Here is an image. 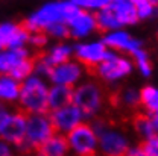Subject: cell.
<instances>
[{
	"label": "cell",
	"mask_w": 158,
	"mask_h": 156,
	"mask_svg": "<svg viewBox=\"0 0 158 156\" xmlns=\"http://www.w3.org/2000/svg\"><path fill=\"white\" fill-rule=\"evenodd\" d=\"M79 8L72 0H53L40 6L24 20V26L31 32H46L56 23H67Z\"/></svg>",
	"instance_id": "obj_1"
},
{
	"label": "cell",
	"mask_w": 158,
	"mask_h": 156,
	"mask_svg": "<svg viewBox=\"0 0 158 156\" xmlns=\"http://www.w3.org/2000/svg\"><path fill=\"white\" fill-rule=\"evenodd\" d=\"M99 30L110 32L135 24L138 20L137 8L132 0H113L106 8L96 12Z\"/></svg>",
	"instance_id": "obj_2"
},
{
	"label": "cell",
	"mask_w": 158,
	"mask_h": 156,
	"mask_svg": "<svg viewBox=\"0 0 158 156\" xmlns=\"http://www.w3.org/2000/svg\"><path fill=\"white\" fill-rule=\"evenodd\" d=\"M20 109L26 114H41L49 111V85L38 74H31L21 82L19 96Z\"/></svg>",
	"instance_id": "obj_3"
},
{
	"label": "cell",
	"mask_w": 158,
	"mask_h": 156,
	"mask_svg": "<svg viewBox=\"0 0 158 156\" xmlns=\"http://www.w3.org/2000/svg\"><path fill=\"white\" fill-rule=\"evenodd\" d=\"M91 126L99 135V152L106 156H123L128 155L131 139L125 130L113 126L110 121L100 117L93 118Z\"/></svg>",
	"instance_id": "obj_4"
},
{
	"label": "cell",
	"mask_w": 158,
	"mask_h": 156,
	"mask_svg": "<svg viewBox=\"0 0 158 156\" xmlns=\"http://www.w3.org/2000/svg\"><path fill=\"white\" fill-rule=\"evenodd\" d=\"M73 103L84 112L85 118L93 120L102 112L106 96L102 85L96 80H82L73 88Z\"/></svg>",
	"instance_id": "obj_5"
},
{
	"label": "cell",
	"mask_w": 158,
	"mask_h": 156,
	"mask_svg": "<svg viewBox=\"0 0 158 156\" xmlns=\"http://www.w3.org/2000/svg\"><path fill=\"white\" fill-rule=\"evenodd\" d=\"M53 123L47 112L41 114H27V124H26V137L24 142L20 147V152H37L40 146L49 139L55 134Z\"/></svg>",
	"instance_id": "obj_6"
},
{
	"label": "cell",
	"mask_w": 158,
	"mask_h": 156,
	"mask_svg": "<svg viewBox=\"0 0 158 156\" xmlns=\"http://www.w3.org/2000/svg\"><path fill=\"white\" fill-rule=\"evenodd\" d=\"M134 67L135 65L132 59L118 55L117 52L113 50L111 55L93 70V73L99 80L105 83H117L128 76H131V73L134 71Z\"/></svg>",
	"instance_id": "obj_7"
},
{
	"label": "cell",
	"mask_w": 158,
	"mask_h": 156,
	"mask_svg": "<svg viewBox=\"0 0 158 156\" xmlns=\"http://www.w3.org/2000/svg\"><path fill=\"white\" fill-rule=\"evenodd\" d=\"M67 135L70 153L78 156H93L99 152V135L91 123H81Z\"/></svg>",
	"instance_id": "obj_8"
},
{
	"label": "cell",
	"mask_w": 158,
	"mask_h": 156,
	"mask_svg": "<svg viewBox=\"0 0 158 156\" xmlns=\"http://www.w3.org/2000/svg\"><path fill=\"white\" fill-rule=\"evenodd\" d=\"M26 124H27V114L24 111L21 109L14 112L9 111L0 126V138L8 141L12 147L20 149L26 137Z\"/></svg>",
	"instance_id": "obj_9"
},
{
	"label": "cell",
	"mask_w": 158,
	"mask_h": 156,
	"mask_svg": "<svg viewBox=\"0 0 158 156\" xmlns=\"http://www.w3.org/2000/svg\"><path fill=\"white\" fill-rule=\"evenodd\" d=\"M87 70L88 68L82 62H79L76 58H72L69 61H65V62H61L58 65H55L47 79H49L50 83L65 85V86L75 88L79 82L84 80Z\"/></svg>",
	"instance_id": "obj_10"
},
{
	"label": "cell",
	"mask_w": 158,
	"mask_h": 156,
	"mask_svg": "<svg viewBox=\"0 0 158 156\" xmlns=\"http://www.w3.org/2000/svg\"><path fill=\"white\" fill-rule=\"evenodd\" d=\"M111 49L103 42V39L99 41H85L75 46V58L82 62L88 70H94L100 62L111 55Z\"/></svg>",
	"instance_id": "obj_11"
},
{
	"label": "cell",
	"mask_w": 158,
	"mask_h": 156,
	"mask_svg": "<svg viewBox=\"0 0 158 156\" xmlns=\"http://www.w3.org/2000/svg\"><path fill=\"white\" fill-rule=\"evenodd\" d=\"M49 115H50V120L53 123L55 130L61 132V134H69L72 129H75L81 123H84V120H85L84 112L73 102L62 106V108L52 109Z\"/></svg>",
	"instance_id": "obj_12"
},
{
	"label": "cell",
	"mask_w": 158,
	"mask_h": 156,
	"mask_svg": "<svg viewBox=\"0 0 158 156\" xmlns=\"http://www.w3.org/2000/svg\"><path fill=\"white\" fill-rule=\"evenodd\" d=\"M67 26L70 30V37L73 39L88 38L96 30H99L96 12L85 11V9H78L72 15V18L67 21Z\"/></svg>",
	"instance_id": "obj_13"
},
{
	"label": "cell",
	"mask_w": 158,
	"mask_h": 156,
	"mask_svg": "<svg viewBox=\"0 0 158 156\" xmlns=\"http://www.w3.org/2000/svg\"><path fill=\"white\" fill-rule=\"evenodd\" d=\"M103 42L114 52H120V53H129L132 55L135 50L143 47L141 39L135 38L134 35H131L129 32L122 29H116V30H110L103 34Z\"/></svg>",
	"instance_id": "obj_14"
},
{
	"label": "cell",
	"mask_w": 158,
	"mask_h": 156,
	"mask_svg": "<svg viewBox=\"0 0 158 156\" xmlns=\"http://www.w3.org/2000/svg\"><path fill=\"white\" fill-rule=\"evenodd\" d=\"M0 30L5 38V49H15L24 47L29 42L31 30L21 23H3L0 24Z\"/></svg>",
	"instance_id": "obj_15"
},
{
	"label": "cell",
	"mask_w": 158,
	"mask_h": 156,
	"mask_svg": "<svg viewBox=\"0 0 158 156\" xmlns=\"http://www.w3.org/2000/svg\"><path fill=\"white\" fill-rule=\"evenodd\" d=\"M35 153L43 156H64L67 153H70L67 135L61 134V132H55L49 139H46L40 146Z\"/></svg>",
	"instance_id": "obj_16"
},
{
	"label": "cell",
	"mask_w": 158,
	"mask_h": 156,
	"mask_svg": "<svg viewBox=\"0 0 158 156\" xmlns=\"http://www.w3.org/2000/svg\"><path fill=\"white\" fill-rule=\"evenodd\" d=\"M27 56H31V52L26 47L0 50V74H9L20 61Z\"/></svg>",
	"instance_id": "obj_17"
},
{
	"label": "cell",
	"mask_w": 158,
	"mask_h": 156,
	"mask_svg": "<svg viewBox=\"0 0 158 156\" xmlns=\"http://www.w3.org/2000/svg\"><path fill=\"white\" fill-rule=\"evenodd\" d=\"M73 102V88L52 83L49 86V111L62 108Z\"/></svg>",
	"instance_id": "obj_18"
},
{
	"label": "cell",
	"mask_w": 158,
	"mask_h": 156,
	"mask_svg": "<svg viewBox=\"0 0 158 156\" xmlns=\"http://www.w3.org/2000/svg\"><path fill=\"white\" fill-rule=\"evenodd\" d=\"M116 106L123 109H137L140 106V90L135 86H123L111 97Z\"/></svg>",
	"instance_id": "obj_19"
},
{
	"label": "cell",
	"mask_w": 158,
	"mask_h": 156,
	"mask_svg": "<svg viewBox=\"0 0 158 156\" xmlns=\"http://www.w3.org/2000/svg\"><path fill=\"white\" fill-rule=\"evenodd\" d=\"M21 82L11 74H0V102L14 103L19 102Z\"/></svg>",
	"instance_id": "obj_20"
},
{
	"label": "cell",
	"mask_w": 158,
	"mask_h": 156,
	"mask_svg": "<svg viewBox=\"0 0 158 156\" xmlns=\"http://www.w3.org/2000/svg\"><path fill=\"white\" fill-rule=\"evenodd\" d=\"M43 56L55 67L61 62H65L69 59L75 58V47L67 42H58V44L52 46L46 53H43Z\"/></svg>",
	"instance_id": "obj_21"
},
{
	"label": "cell",
	"mask_w": 158,
	"mask_h": 156,
	"mask_svg": "<svg viewBox=\"0 0 158 156\" xmlns=\"http://www.w3.org/2000/svg\"><path fill=\"white\" fill-rule=\"evenodd\" d=\"M131 126L135 132V135L141 139H146V138L155 135V127H154V123H152V118H151V114H134V117L131 120Z\"/></svg>",
	"instance_id": "obj_22"
},
{
	"label": "cell",
	"mask_w": 158,
	"mask_h": 156,
	"mask_svg": "<svg viewBox=\"0 0 158 156\" xmlns=\"http://www.w3.org/2000/svg\"><path fill=\"white\" fill-rule=\"evenodd\" d=\"M140 106L148 114L158 111V86L146 85L140 90Z\"/></svg>",
	"instance_id": "obj_23"
},
{
	"label": "cell",
	"mask_w": 158,
	"mask_h": 156,
	"mask_svg": "<svg viewBox=\"0 0 158 156\" xmlns=\"http://www.w3.org/2000/svg\"><path fill=\"white\" fill-rule=\"evenodd\" d=\"M131 56H132L134 65L137 67L138 73H140L143 78H149V76L152 74V71H154V65H152V62H151V58H149L148 52L141 47V49L135 50Z\"/></svg>",
	"instance_id": "obj_24"
},
{
	"label": "cell",
	"mask_w": 158,
	"mask_h": 156,
	"mask_svg": "<svg viewBox=\"0 0 158 156\" xmlns=\"http://www.w3.org/2000/svg\"><path fill=\"white\" fill-rule=\"evenodd\" d=\"M34 73H35V56H27V58L21 59L9 74L20 82H23L24 79H27Z\"/></svg>",
	"instance_id": "obj_25"
},
{
	"label": "cell",
	"mask_w": 158,
	"mask_h": 156,
	"mask_svg": "<svg viewBox=\"0 0 158 156\" xmlns=\"http://www.w3.org/2000/svg\"><path fill=\"white\" fill-rule=\"evenodd\" d=\"M135 8H137V14L140 20L152 18L157 14V9H158V6L152 0H138L135 3Z\"/></svg>",
	"instance_id": "obj_26"
},
{
	"label": "cell",
	"mask_w": 158,
	"mask_h": 156,
	"mask_svg": "<svg viewBox=\"0 0 158 156\" xmlns=\"http://www.w3.org/2000/svg\"><path fill=\"white\" fill-rule=\"evenodd\" d=\"M79 9H85V11H91V12H98L100 9L106 8L113 0H72Z\"/></svg>",
	"instance_id": "obj_27"
},
{
	"label": "cell",
	"mask_w": 158,
	"mask_h": 156,
	"mask_svg": "<svg viewBox=\"0 0 158 156\" xmlns=\"http://www.w3.org/2000/svg\"><path fill=\"white\" fill-rule=\"evenodd\" d=\"M46 34L50 37V38H55V39H65L70 37V30H69V26L67 23H56L53 26H50Z\"/></svg>",
	"instance_id": "obj_28"
},
{
	"label": "cell",
	"mask_w": 158,
	"mask_h": 156,
	"mask_svg": "<svg viewBox=\"0 0 158 156\" xmlns=\"http://www.w3.org/2000/svg\"><path fill=\"white\" fill-rule=\"evenodd\" d=\"M141 149L144 156H158V134L143 139Z\"/></svg>",
	"instance_id": "obj_29"
},
{
	"label": "cell",
	"mask_w": 158,
	"mask_h": 156,
	"mask_svg": "<svg viewBox=\"0 0 158 156\" xmlns=\"http://www.w3.org/2000/svg\"><path fill=\"white\" fill-rule=\"evenodd\" d=\"M49 39H50V37L46 32H31L29 44L34 46L35 49H43L49 44Z\"/></svg>",
	"instance_id": "obj_30"
},
{
	"label": "cell",
	"mask_w": 158,
	"mask_h": 156,
	"mask_svg": "<svg viewBox=\"0 0 158 156\" xmlns=\"http://www.w3.org/2000/svg\"><path fill=\"white\" fill-rule=\"evenodd\" d=\"M12 150H11V144L5 139L0 138V156H6V155H11Z\"/></svg>",
	"instance_id": "obj_31"
},
{
	"label": "cell",
	"mask_w": 158,
	"mask_h": 156,
	"mask_svg": "<svg viewBox=\"0 0 158 156\" xmlns=\"http://www.w3.org/2000/svg\"><path fill=\"white\" fill-rule=\"evenodd\" d=\"M128 156H144L143 149H141V144H138V146H131L129 150H128Z\"/></svg>",
	"instance_id": "obj_32"
},
{
	"label": "cell",
	"mask_w": 158,
	"mask_h": 156,
	"mask_svg": "<svg viewBox=\"0 0 158 156\" xmlns=\"http://www.w3.org/2000/svg\"><path fill=\"white\" fill-rule=\"evenodd\" d=\"M8 112H9V111H8L6 108H3V106L0 105V126H2V123H3V120H5V117L8 115Z\"/></svg>",
	"instance_id": "obj_33"
},
{
	"label": "cell",
	"mask_w": 158,
	"mask_h": 156,
	"mask_svg": "<svg viewBox=\"0 0 158 156\" xmlns=\"http://www.w3.org/2000/svg\"><path fill=\"white\" fill-rule=\"evenodd\" d=\"M3 49H5V38H3V34L0 30V50H3Z\"/></svg>",
	"instance_id": "obj_34"
},
{
	"label": "cell",
	"mask_w": 158,
	"mask_h": 156,
	"mask_svg": "<svg viewBox=\"0 0 158 156\" xmlns=\"http://www.w3.org/2000/svg\"><path fill=\"white\" fill-rule=\"evenodd\" d=\"M152 2H154V3H155V5L158 6V0H152Z\"/></svg>",
	"instance_id": "obj_35"
},
{
	"label": "cell",
	"mask_w": 158,
	"mask_h": 156,
	"mask_svg": "<svg viewBox=\"0 0 158 156\" xmlns=\"http://www.w3.org/2000/svg\"><path fill=\"white\" fill-rule=\"evenodd\" d=\"M132 2H134V3H137V2H138V0H132Z\"/></svg>",
	"instance_id": "obj_36"
},
{
	"label": "cell",
	"mask_w": 158,
	"mask_h": 156,
	"mask_svg": "<svg viewBox=\"0 0 158 156\" xmlns=\"http://www.w3.org/2000/svg\"><path fill=\"white\" fill-rule=\"evenodd\" d=\"M157 37H158V32H157Z\"/></svg>",
	"instance_id": "obj_37"
}]
</instances>
